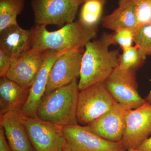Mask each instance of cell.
Returning a JSON list of instances; mask_svg holds the SVG:
<instances>
[{
	"label": "cell",
	"mask_w": 151,
	"mask_h": 151,
	"mask_svg": "<svg viewBox=\"0 0 151 151\" xmlns=\"http://www.w3.org/2000/svg\"><path fill=\"white\" fill-rule=\"evenodd\" d=\"M145 60L137 47L132 46L123 50L120 55L118 66L123 70L135 72L143 65Z\"/></svg>",
	"instance_id": "cell-21"
},
{
	"label": "cell",
	"mask_w": 151,
	"mask_h": 151,
	"mask_svg": "<svg viewBox=\"0 0 151 151\" xmlns=\"http://www.w3.org/2000/svg\"><path fill=\"white\" fill-rule=\"evenodd\" d=\"M29 89L22 88L6 76L0 78V115L21 111L27 101Z\"/></svg>",
	"instance_id": "cell-16"
},
{
	"label": "cell",
	"mask_w": 151,
	"mask_h": 151,
	"mask_svg": "<svg viewBox=\"0 0 151 151\" xmlns=\"http://www.w3.org/2000/svg\"><path fill=\"white\" fill-rule=\"evenodd\" d=\"M22 120L35 151H63L66 140L61 128L35 117L22 114Z\"/></svg>",
	"instance_id": "cell-6"
},
{
	"label": "cell",
	"mask_w": 151,
	"mask_h": 151,
	"mask_svg": "<svg viewBox=\"0 0 151 151\" xmlns=\"http://www.w3.org/2000/svg\"><path fill=\"white\" fill-rule=\"evenodd\" d=\"M150 24L151 25V22L150 23Z\"/></svg>",
	"instance_id": "cell-30"
},
{
	"label": "cell",
	"mask_w": 151,
	"mask_h": 151,
	"mask_svg": "<svg viewBox=\"0 0 151 151\" xmlns=\"http://www.w3.org/2000/svg\"><path fill=\"white\" fill-rule=\"evenodd\" d=\"M103 27L115 32L122 29L134 31L138 22L132 0H119V6L102 19Z\"/></svg>",
	"instance_id": "cell-17"
},
{
	"label": "cell",
	"mask_w": 151,
	"mask_h": 151,
	"mask_svg": "<svg viewBox=\"0 0 151 151\" xmlns=\"http://www.w3.org/2000/svg\"><path fill=\"white\" fill-rule=\"evenodd\" d=\"M133 41L141 56L146 59L151 55V25H139L133 31Z\"/></svg>",
	"instance_id": "cell-20"
},
{
	"label": "cell",
	"mask_w": 151,
	"mask_h": 151,
	"mask_svg": "<svg viewBox=\"0 0 151 151\" xmlns=\"http://www.w3.org/2000/svg\"><path fill=\"white\" fill-rule=\"evenodd\" d=\"M129 109L117 103L102 116L85 127L100 137L112 142L122 141Z\"/></svg>",
	"instance_id": "cell-11"
},
{
	"label": "cell",
	"mask_w": 151,
	"mask_h": 151,
	"mask_svg": "<svg viewBox=\"0 0 151 151\" xmlns=\"http://www.w3.org/2000/svg\"><path fill=\"white\" fill-rule=\"evenodd\" d=\"M83 53L81 49L59 55L50 72L45 94L70 84L79 78Z\"/></svg>",
	"instance_id": "cell-10"
},
{
	"label": "cell",
	"mask_w": 151,
	"mask_h": 151,
	"mask_svg": "<svg viewBox=\"0 0 151 151\" xmlns=\"http://www.w3.org/2000/svg\"><path fill=\"white\" fill-rule=\"evenodd\" d=\"M138 148L141 151H151V137L144 141Z\"/></svg>",
	"instance_id": "cell-26"
},
{
	"label": "cell",
	"mask_w": 151,
	"mask_h": 151,
	"mask_svg": "<svg viewBox=\"0 0 151 151\" xmlns=\"http://www.w3.org/2000/svg\"><path fill=\"white\" fill-rule=\"evenodd\" d=\"M31 31L18 24L10 26L0 32V49L5 52L13 62L31 49Z\"/></svg>",
	"instance_id": "cell-15"
},
{
	"label": "cell",
	"mask_w": 151,
	"mask_h": 151,
	"mask_svg": "<svg viewBox=\"0 0 151 151\" xmlns=\"http://www.w3.org/2000/svg\"><path fill=\"white\" fill-rule=\"evenodd\" d=\"M60 54L52 50L45 51L43 64L29 89L27 101L21 111L23 116H36L38 107L45 94L50 72Z\"/></svg>",
	"instance_id": "cell-13"
},
{
	"label": "cell",
	"mask_w": 151,
	"mask_h": 151,
	"mask_svg": "<svg viewBox=\"0 0 151 151\" xmlns=\"http://www.w3.org/2000/svg\"><path fill=\"white\" fill-rule=\"evenodd\" d=\"M21 111L0 115V126L13 151H35L30 141L22 118Z\"/></svg>",
	"instance_id": "cell-14"
},
{
	"label": "cell",
	"mask_w": 151,
	"mask_h": 151,
	"mask_svg": "<svg viewBox=\"0 0 151 151\" xmlns=\"http://www.w3.org/2000/svg\"><path fill=\"white\" fill-rule=\"evenodd\" d=\"M117 102L105 87L104 81L80 91L77 116L78 124L86 126L111 109Z\"/></svg>",
	"instance_id": "cell-4"
},
{
	"label": "cell",
	"mask_w": 151,
	"mask_h": 151,
	"mask_svg": "<svg viewBox=\"0 0 151 151\" xmlns=\"http://www.w3.org/2000/svg\"><path fill=\"white\" fill-rule=\"evenodd\" d=\"M46 26L35 25L32 28L31 48L41 52L52 50L59 54L82 49L97 36V27L85 25L79 21L67 24L55 31Z\"/></svg>",
	"instance_id": "cell-1"
},
{
	"label": "cell",
	"mask_w": 151,
	"mask_h": 151,
	"mask_svg": "<svg viewBox=\"0 0 151 151\" xmlns=\"http://www.w3.org/2000/svg\"><path fill=\"white\" fill-rule=\"evenodd\" d=\"M0 151H13L5 135L4 130L0 126Z\"/></svg>",
	"instance_id": "cell-25"
},
{
	"label": "cell",
	"mask_w": 151,
	"mask_h": 151,
	"mask_svg": "<svg viewBox=\"0 0 151 151\" xmlns=\"http://www.w3.org/2000/svg\"><path fill=\"white\" fill-rule=\"evenodd\" d=\"M151 134V104L129 110L121 142L126 150L138 148Z\"/></svg>",
	"instance_id": "cell-9"
},
{
	"label": "cell",
	"mask_w": 151,
	"mask_h": 151,
	"mask_svg": "<svg viewBox=\"0 0 151 151\" xmlns=\"http://www.w3.org/2000/svg\"><path fill=\"white\" fill-rule=\"evenodd\" d=\"M79 88L77 80L45 94L38 107L40 119L62 127L78 124Z\"/></svg>",
	"instance_id": "cell-3"
},
{
	"label": "cell",
	"mask_w": 151,
	"mask_h": 151,
	"mask_svg": "<svg viewBox=\"0 0 151 151\" xmlns=\"http://www.w3.org/2000/svg\"><path fill=\"white\" fill-rule=\"evenodd\" d=\"M139 25L150 23L151 0H132Z\"/></svg>",
	"instance_id": "cell-22"
},
{
	"label": "cell",
	"mask_w": 151,
	"mask_h": 151,
	"mask_svg": "<svg viewBox=\"0 0 151 151\" xmlns=\"http://www.w3.org/2000/svg\"><path fill=\"white\" fill-rule=\"evenodd\" d=\"M145 100L146 102L151 104V91L148 94Z\"/></svg>",
	"instance_id": "cell-27"
},
{
	"label": "cell",
	"mask_w": 151,
	"mask_h": 151,
	"mask_svg": "<svg viewBox=\"0 0 151 151\" xmlns=\"http://www.w3.org/2000/svg\"><path fill=\"white\" fill-rule=\"evenodd\" d=\"M45 51L31 48L12 63L6 76L22 88L29 89L43 64Z\"/></svg>",
	"instance_id": "cell-12"
},
{
	"label": "cell",
	"mask_w": 151,
	"mask_h": 151,
	"mask_svg": "<svg viewBox=\"0 0 151 151\" xmlns=\"http://www.w3.org/2000/svg\"><path fill=\"white\" fill-rule=\"evenodd\" d=\"M106 1V0H86L83 3L78 20L87 26L97 27Z\"/></svg>",
	"instance_id": "cell-19"
},
{
	"label": "cell",
	"mask_w": 151,
	"mask_h": 151,
	"mask_svg": "<svg viewBox=\"0 0 151 151\" xmlns=\"http://www.w3.org/2000/svg\"><path fill=\"white\" fill-rule=\"evenodd\" d=\"M82 1H84H84H86V0H82Z\"/></svg>",
	"instance_id": "cell-29"
},
{
	"label": "cell",
	"mask_w": 151,
	"mask_h": 151,
	"mask_svg": "<svg viewBox=\"0 0 151 151\" xmlns=\"http://www.w3.org/2000/svg\"><path fill=\"white\" fill-rule=\"evenodd\" d=\"M104 83L116 102L129 110L146 103L138 92L134 71L123 70L118 65Z\"/></svg>",
	"instance_id": "cell-7"
},
{
	"label": "cell",
	"mask_w": 151,
	"mask_h": 151,
	"mask_svg": "<svg viewBox=\"0 0 151 151\" xmlns=\"http://www.w3.org/2000/svg\"><path fill=\"white\" fill-rule=\"evenodd\" d=\"M119 151H141L138 148L130 149V150H125Z\"/></svg>",
	"instance_id": "cell-28"
},
{
	"label": "cell",
	"mask_w": 151,
	"mask_h": 151,
	"mask_svg": "<svg viewBox=\"0 0 151 151\" xmlns=\"http://www.w3.org/2000/svg\"><path fill=\"white\" fill-rule=\"evenodd\" d=\"M82 0H32L35 25L60 27L74 22Z\"/></svg>",
	"instance_id": "cell-5"
},
{
	"label": "cell",
	"mask_w": 151,
	"mask_h": 151,
	"mask_svg": "<svg viewBox=\"0 0 151 151\" xmlns=\"http://www.w3.org/2000/svg\"><path fill=\"white\" fill-rule=\"evenodd\" d=\"M13 62L10 57L0 49V77L6 76Z\"/></svg>",
	"instance_id": "cell-24"
},
{
	"label": "cell",
	"mask_w": 151,
	"mask_h": 151,
	"mask_svg": "<svg viewBox=\"0 0 151 151\" xmlns=\"http://www.w3.org/2000/svg\"><path fill=\"white\" fill-rule=\"evenodd\" d=\"M133 31L127 29H122L114 32L111 34L113 44L118 45L123 50L130 48L134 42Z\"/></svg>",
	"instance_id": "cell-23"
},
{
	"label": "cell",
	"mask_w": 151,
	"mask_h": 151,
	"mask_svg": "<svg viewBox=\"0 0 151 151\" xmlns=\"http://www.w3.org/2000/svg\"><path fill=\"white\" fill-rule=\"evenodd\" d=\"M25 0H0V32L18 24L17 17L24 8Z\"/></svg>",
	"instance_id": "cell-18"
},
{
	"label": "cell",
	"mask_w": 151,
	"mask_h": 151,
	"mask_svg": "<svg viewBox=\"0 0 151 151\" xmlns=\"http://www.w3.org/2000/svg\"><path fill=\"white\" fill-rule=\"evenodd\" d=\"M66 140L63 151H119L125 150L122 142L105 140L88 129L76 124L61 128Z\"/></svg>",
	"instance_id": "cell-8"
},
{
	"label": "cell",
	"mask_w": 151,
	"mask_h": 151,
	"mask_svg": "<svg viewBox=\"0 0 151 151\" xmlns=\"http://www.w3.org/2000/svg\"><path fill=\"white\" fill-rule=\"evenodd\" d=\"M112 44L111 34L107 33L86 44L81 59L79 91L105 81L119 65V51L109 50Z\"/></svg>",
	"instance_id": "cell-2"
}]
</instances>
